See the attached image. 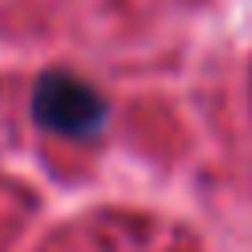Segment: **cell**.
<instances>
[{
	"mask_svg": "<svg viewBox=\"0 0 252 252\" xmlns=\"http://www.w3.org/2000/svg\"><path fill=\"white\" fill-rule=\"evenodd\" d=\"M32 114L39 126L63 138H94L106 126V98L79 75L71 71H47L39 75L32 91Z\"/></svg>",
	"mask_w": 252,
	"mask_h": 252,
	"instance_id": "6da1fadb",
	"label": "cell"
}]
</instances>
